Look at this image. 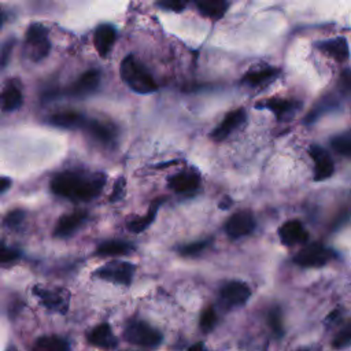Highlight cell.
Masks as SVG:
<instances>
[{
  "label": "cell",
  "mask_w": 351,
  "mask_h": 351,
  "mask_svg": "<svg viewBox=\"0 0 351 351\" xmlns=\"http://www.w3.org/2000/svg\"><path fill=\"white\" fill-rule=\"evenodd\" d=\"M107 182L106 173L64 170L56 173L49 182L52 193L71 202H90L97 197Z\"/></svg>",
  "instance_id": "obj_1"
},
{
  "label": "cell",
  "mask_w": 351,
  "mask_h": 351,
  "mask_svg": "<svg viewBox=\"0 0 351 351\" xmlns=\"http://www.w3.org/2000/svg\"><path fill=\"white\" fill-rule=\"evenodd\" d=\"M122 81L138 95H149L158 90V85L148 70L130 53L126 55L119 64Z\"/></svg>",
  "instance_id": "obj_2"
},
{
  "label": "cell",
  "mask_w": 351,
  "mask_h": 351,
  "mask_svg": "<svg viewBox=\"0 0 351 351\" xmlns=\"http://www.w3.org/2000/svg\"><path fill=\"white\" fill-rule=\"evenodd\" d=\"M51 51L49 41V30L47 26L38 22H33L29 25L25 33L23 41V55L30 62H41L48 56Z\"/></svg>",
  "instance_id": "obj_3"
},
{
  "label": "cell",
  "mask_w": 351,
  "mask_h": 351,
  "mask_svg": "<svg viewBox=\"0 0 351 351\" xmlns=\"http://www.w3.org/2000/svg\"><path fill=\"white\" fill-rule=\"evenodd\" d=\"M123 337L132 344L148 348L158 347L163 340L162 333L156 328L141 319H130L123 329Z\"/></svg>",
  "instance_id": "obj_4"
},
{
  "label": "cell",
  "mask_w": 351,
  "mask_h": 351,
  "mask_svg": "<svg viewBox=\"0 0 351 351\" xmlns=\"http://www.w3.org/2000/svg\"><path fill=\"white\" fill-rule=\"evenodd\" d=\"M32 292L48 311L58 314L67 313L70 304V292L66 288H47L41 285H34Z\"/></svg>",
  "instance_id": "obj_5"
},
{
  "label": "cell",
  "mask_w": 351,
  "mask_h": 351,
  "mask_svg": "<svg viewBox=\"0 0 351 351\" xmlns=\"http://www.w3.org/2000/svg\"><path fill=\"white\" fill-rule=\"evenodd\" d=\"M136 271V266L130 262H123V261H111L99 269L93 271L95 277H99L100 280L110 281L114 284L119 285H130L133 276Z\"/></svg>",
  "instance_id": "obj_6"
},
{
  "label": "cell",
  "mask_w": 351,
  "mask_h": 351,
  "mask_svg": "<svg viewBox=\"0 0 351 351\" xmlns=\"http://www.w3.org/2000/svg\"><path fill=\"white\" fill-rule=\"evenodd\" d=\"M336 256L332 248L321 243H313L302 248L295 256L293 262L302 267H322Z\"/></svg>",
  "instance_id": "obj_7"
},
{
  "label": "cell",
  "mask_w": 351,
  "mask_h": 351,
  "mask_svg": "<svg viewBox=\"0 0 351 351\" xmlns=\"http://www.w3.org/2000/svg\"><path fill=\"white\" fill-rule=\"evenodd\" d=\"M251 296L250 287L239 280L228 281L219 291V300L226 308L240 307L247 303Z\"/></svg>",
  "instance_id": "obj_8"
},
{
  "label": "cell",
  "mask_w": 351,
  "mask_h": 351,
  "mask_svg": "<svg viewBox=\"0 0 351 351\" xmlns=\"http://www.w3.org/2000/svg\"><path fill=\"white\" fill-rule=\"evenodd\" d=\"M95 141L103 144V145H112L117 141L118 129L117 126L104 119L97 118H88L85 122V126L82 128Z\"/></svg>",
  "instance_id": "obj_9"
},
{
  "label": "cell",
  "mask_w": 351,
  "mask_h": 351,
  "mask_svg": "<svg viewBox=\"0 0 351 351\" xmlns=\"http://www.w3.org/2000/svg\"><path fill=\"white\" fill-rule=\"evenodd\" d=\"M302 106L303 103L300 100L284 99V97H270L255 104L256 108L270 110L278 121L291 119L302 108Z\"/></svg>",
  "instance_id": "obj_10"
},
{
  "label": "cell",
  "mask_w": 351,
  "mask_h": 351,
  "mask_svg": "<svg viewBox=\"0 0 351 351\" xmlns=\"http://www.w3.org/2000/svg\"><path fill=\"white\" fill-rule=\"evenodd\" d=\"M100 84V71L96 69H89L82 73L71 85L64 90L67 96L71 97H85L97 90Z\"/></svg>",
  "instance_id": "obj_11"
},
{
  "label": "cell",
  "mask_w": 351,
  "mask_h": 351,
  "mask_svg": "<svg viewBox=\"0 0 351 351\" xmlns=\"http://www.w3.org/2000/svg\"><path fill=\"white\" fill-rule=\"evenodd\" d=\"M254 228H255V218L252 213L247 210L234 213L232 217H229V219L225 223V232L232 240H236L252 233Z\"/></svg>",
  "instance_id": "obj_12"
},
{
  "label": "cell",
  "mask_w": 351,
  "mask_h": 351,
  "mask_svg": "<svg viewBox=\"0 0 351 351\" xmlns=\"http://www.w3.org/2000/svg\"><path fill=\"white\" fill-rule=\"evenodd\" d=\"M88 213L82 210H75L62 215L53 228V237L67 239L73 236L88 221Z\"/></svg>",
  "instance_id": "obj_13"
},
{
  "label": "cell",
  "mask_w": 351,
  "mask_h": 351,
  "mask_svg": "<svg viewBox=\"0 0 351 351\" xmlns=\"http://www.w3.org/2000/svg\"><path fill=\"white\" fill-rule=\"evenodd\" d=\"M308 152L314 160V181H324L330 178L335 173V163L328 151L319 145H311Z\"/></svg>",
  "instance_id": "obj_14"
},
{
  "label": "cell",
  "mask_w": 351,
  "mask_h": 351,
  "mask_svg": "<svg viewBox=\"0 0 351 351\" xmlns=\"http://www.w3.org/2000/svg\"><path fill=\"white\" fill-rule=\"evenodd\" d=\"M23 104V95L21 82L18 80H8L0 90V110L4 112H12L21 108Z\"/></svg>",
  "instance_id": "obj_15"
},
{
  "label": "cell",
  "mask_w": 351,
  "mask_h": 351,
  "mask_svg": "<svg viewBox=\"0 0 351 351\" xmlns=\"http://www.w3.org/2000/svg\"><path fill=\"white\" fill-rule=\"evenodd\" d=\"M245 118H247V114L243 108H237V110L228 112L225 115V118L222 119V122L211 132L210 137L218 143L223 141L226 137H229V134L233 130H236L245 122Z\"/></svg>",
  "instance_id": "obj_16"
},
{
  "label": "cell",
  "mask_w": 351,
  "mask_h": 351,
  "mask_svg": "<svg viewBox=\"0 0 351 351\" xmlns=\"http://www.w3.org/2000/svg\"><path fill=\"white\" fill-rule=\"evenodd\" d=\"M88 117L82 112L74 111V110H64V111H58L51 114L47 118V123L60 128V129H82L85 126Z\"/></svg>",
  "instance_id": "obj_17"
},
{
  "label": "cell",
  "mask_w": 351,
  "mask_h": 351,
  "mask_svg": "<svg viewBox=\"0 0 351 351\" xmlns=\"http://www.w3.org/2000/svg\"><path fill=\"white\" fill-rule=\"evenodd\" d=\"M117 40V30L111 23H100L93 32V45L101 58H107Z\"/></svg>",
  "instance_id": "obj_18"
},
{
  "label": "cell",
  "mask_w": 351,
  "mask_h": 351,
  "mask_svg": "<svg viewBox=\"0 0 351 351\" xmlns=\"http://www.w3.org/2000/svg\"><path fill=\"white\" fill-rule=\"evenodd\" d=\"M167 184L177 193H192L200 185V176L195 170H185L171 176Z\"/></svg>",
  "instance_id": "obj_19"
},
{
  "label": "cell",
  "mask_w": 351,
  "mask_h": 351,
  "mask_svg": "<svg viewBox=\"0 0 351 351\" xmlns=\"http://www.w3.org/2000/svg\"><path fill=\"white\" fill-rule=\"evenodd\" d=\"M278 236L284 245H295L307 240L308 233L298 219H289L278 228Z\"/></svg>",
  "instance_id": "obj_20"
},
{
  "label": "cell",
  "mask_w": 351,
  "mask_h": 351,
  "mask_svg": "<svg viewBox=\"0 0 351 351\" xmlns=\"http://www.w3.org/2000/svg\"><path fill=\"white\" fill-rule=\"evenodd\" d=\"M315 48L321 52L328 53L339 63H346L348 60L350 49H348L347 38L344 37H335V38L318 41L315 43Z\"/></svg>",
  "instance_id": "obj_21"
},
{
  "label": "cell",
  "mask_w": 351,
  "mask_h": 351,
  "mask_svg": "<svg viewBox=\"0 0 351 351\" xmlns=\"http://www.w3.org/2000/svg\"><path fill=\"white\" fill-rule=\"evenodd\" d=\"M86 340L99 348H104V350H114L118 344V340L115 337V335L111 330V326L106 322L96 325L92 330H89V333L86 335Z\"/></svg>",
  "instance_id": "obj_22"
},
{
  "label": "cell",
  "mask_w": 351,
  "mask_h": 351,
  "mask_svg": "<svg viewBox=\"0 0 351 351\" xmlns=\"http://www.w3.org/2000/svg\"><path fill=\"white\" fill-rule=\"evenodd\" d=\"M165 202V197H156L149 204V208L147 211L145 215H141V217H136L130 221L126 222V228L128 230H130L132 233H141L144 232L155 219L156 214H158V210L159 207L162 206V203Z\"/></svg>",
  "instance_id": "obj_23"
},
{
  "label": "cell",
  "mask_w": 351,
  "mask_h": 351,
  "mask_svg": "<svg viewBox=\"0 0 351 351\" xmlns=\"http://www.w3.org/2000/svg\"><path fill=\"white\" fill-rule=\"evenodd\" d=\"M136 250L134 244L126 240H106L100 243L96 250L95 255L99 256H119V255H129Z\"/></svg>",
  "instance_id": "obj_24"
},
{
  "label": "cell",
  "mask_w": 351,
  "mask_h": 351,
  "mask_svg": "<svg viewBox=\"0 0 351 351\" xmlns=\"http://www.w3.org/2000/svg\"><path fill=\"white\" fill-rule=\"evenodd\" d=\"M278 74H280V69H277V67H265V69L252 70V71L245 73L241 78V82L247 84L250 86H259V85H265L267 82H271L273 80L277 78Z\"/></svg>",
  "instance_id": "obj_25"
},
{
  "label": "cell",
  "mask_w": 351,
  "mask_h": 351,
  "mask_svg": "<svg viewBox=\"0 0 351 351\" xmlns=\"http://www.w3.org/2000/svg\"><path fill=\"white\" fill-rule=\"evenodd\" d=\"M195 5L197 7V10L203 16L217 21L225 15L229 7V3L223 0H197L195 1Z\"/></svg>",
  "instance_id": "obj_26"
},
{
  "label": "cell",
  "mask_w": 351,
  "mask_h": 351,
  "mask_svg": "<svg viewBox=\"0 0 351 351\" xmlns=\"http://www.w3.org/2000/svg\"><path fill=\"white\" fill-rule=\"evenodd\" d=\"M32 351H70V344L60 336L48 335L38 337L33 343Z\"/></svg>",
  "instance_id": "obj_27"
},
{
  "label": "cell",
  "mask_w": 351,
  "mask_h": 351,
  "mask_svg": "<svg viewBox=\"0 0 351 351\" xmlns=\"http://www.w3.org/2000/svg\"><path fill=\"white\" fill-rule=\"evenodd\" d=\"M337 108V99L335 96H325L322 97L313 108L311 111L306 115L304 122L306 123H313L315 122L318 118H321L324 114H326L328 111H332Z\"/></svg>",
  "instance_id": "obj_28"
},
{
  "label": "cell",
  "mask_w": 351,
  "mask_h": 351,
  "mask_svg": "<svg viewBox=\"0 0 351 351\" xmlns=\"http://www.w3.org/2000/svg\"><path fill=\"white\" fill-rule=\"evenodd\" d=\"M330 145L337 154L346 158H351V132H346L332 137Z\"/></svg>",
  "instance_id": "obj_29"
},
{
  "label": "cell",
  "mask_w": 351,
  "mask_h": 351,
  "mask_svg": "<svg viewBox=\"0 0 351 351\" xmlns=\"http://www.w3.org/2000/svg\"><path fill=\"white\" fill-rule=\"evenodd\" d=\"M267 324L270 326V330L276 339L282 337L284 335V328H282V317H281V310L278 307H274L269 311L267 314Z\"/></svg>",
  "instance_id": "obj_30"
},
{
  "label": "cell",
  "mask_w": 351,
  "mask_h": 351,
  "mask_svg": "<svg viewBox=\"0 0 351 351\" xmlns=\"http://www.w3.org/2000/svg\"><path fill=\"white\" fill-rule=\"evenodd\" d=\"M217 321H218V315H217L214 307L208 306V307H206V308L202 311V314H200V321H199L200 329H202L203 332L208 333V332H211V330L215 328Z\"/></svg>",
  "instance_id": "obj_31"
},
{
  "label": "cell",
  "mask_w": 351,
  "mask_h": 351,
  "mask_svg": "<svg viewBox=\"0 0 351 351\" xmlns=\"http://www.w3.org/2000/svg\"><path fill=\"white\" fill-rule=\"evenodd\" d=\"M351 346V322L346 324L333 337L332 347L335 350H341Z\"/></svg>",
  "instance_id": "obj_32"
},
{
  "label": "cell",
  "mask_w": 351,
  "mask_h": 351,
  "mask_svg": "<svg viewBox=\"0 0 351 351\" xmlns=\"http://www.w3.org/2000/svg\"><path fill=\"white\" fill-rule=\"evenodd\" d=\"M26 213L22 208H15L8 211L4 218H3V225L8 229H15L19 228L22 225V222L25 221Z\"/></svg>",
  "instance_id": "obj_33"
},
{
  "label": "cell",
  "mask_w": 351,
  "mask_h": 351,
  "mask_svg": "<svg viewBox=\"0 0 351 351\" xmlns=\"http://www.w3.org/2000/svg\"><path fill=\"white\" fill-rule=\"evenodd\" d=\"M210 244V240H199L195 243H189L186 245H182L178 248V252L182 256H196L199 254H202Z\"/></svg>",
  "instance_id": "obj_34"
},
{
  "label": "cell",
  "mask_w": 351,
  "mask_h": 351,
  "mask_svg": "<svg viewBox=\"0 0 351 351\" xmlns=\"http://www.w3.org/2000/svg\"><path fill=\"white\" fill-rule=\"evenodd\" d=\"M21 256H22V252L18 248L8 247L5 243L0 241V265L15 262Z\"/></svg>",
  "instance_id": "obj_35"
},
{
  "label": "cell",
  "mask_w": 351,
  "mask_h": 351,
  "mask_svg": "<svg viewBox=\"0 0 351 351\" xmlns=\"http://www.w3.org/2000/svg\"><path fill=\"white\" fill-rule=\"evenodd\" d=\"M14 45H15L14 37H10L0 44V70H4L7 67L11 53H12V49H14Z\"/></svg>",
  "instance_id": "obj_36"
},
{
  "label": "cell",
  "mask_w": 351,
  "mask_h": 351,
  "mask_svg": "<svg viewBox=\"0 0 351 351\" xmlns=\"http://www.w3.org/2000/svg\"><path fill=\"white\" fill-rule=\"evenodd\" d=\"M125 192H126V180H125V177L119 176L115 180V182H114V186H112V191H111V193L108 196V200L111 203H117L121 199H123Z\"/></svg>",
  "instance_id": "obj_37"
},
{
  "label": "cell",
  "mask_w": 351,
  "mask_h": 351,
  "mask_svg": "<svg viewBox=\"0 0 351 351\" xmlns=\"http://www.w3.org/2000/svg\"><path fill=\"white\" fill-rule=\"evenodd\" d=\"M337 88L343 95H351V70L346 69L340 73Z\"/></svg>",
  "instance_id": "obj_38"
},
{
  "label": "cell",
  "mask_w": 351,
  "mask_h": 351,
  "mask_svg": "<svg viewBox=\"0 0 351 351\" xmlns=\"http://www.w3.org/2000/svg\"><path fill=\"white\" fill-rule=\"evenodd\" d=\"M159 7L165 8V10H170L174 12H181L185 7H186V1H181V0H165V1H159L158 3Z\"/></svg>",
  "instance_id": "obj_39"
},
{
  "label": "cell",
  "mask_w": 351,
  "mask_h": 351,
  "mask_svg": "<svg viewBox=\"0 0 351 351\" xmlns=\"http://www.w3.org/2000/svg\"><path fill=\"white\" fill-rule=\"evenodd\" d=\"M11 184H12L11 178L0 176V193H3V192H5V191H8V189L11 188Z\"/></svg>",
  "instance_id": "obj_40"
},
{
  "label": "cell",
  "mask_w": 351,
  "mask_h": 351,
  "mask_svg": "<svg viewBox=\"0 0 351 351\" xmlns=\"http://www.w3.org/2000/svg\"><path fill=\"white\" fill-rule=\"evenodd\" d=\"M188 351H206V348H204V344L199 341V343L191 346V347L188 348Z\"/></svg>",
  "instance_id": "obj_41"
},
{
  "label": "cell",
  "mask_w": 351,
  "mask_h": 351,
  "mask_svg": "<svg viewBox=\"0 0 351 351\" xmlns=\"http://www.w3.org/2000/svg\"><path fill=\"white\" fill-rule=\"evenodd\" d=\"M230 204H232V200L226 196V197L223 199V202H222V203H219V207H221V208H228Z\"/></svg>",
  "instance_id": "obj_42"
},
{
  "label": "cell",
  "mask_w": 351,
  "mask_h": 351,
  "mask_svg": "<svg viewBox=\"0 0 351 351\" xmlns=\"http://www.w3.org/2000/svg\"><path fill=\"white\" fill-rule=\"evenodd\" d=\"M5 19H7V15H5V12L0 10V27L3 26V23L5 22Z\"/></svg>",
  "instance_id": "obj_43"
},
{
  "label": "cell",
  "mask_w": 351,
  "mask_h": 351,
  "mask_svg": "<svg viewBox=\"0 0 351 351\" xmlns=\"http://www.w3.org/2000/svg\"><path fill=\"white\" fill-rule=\"evenodd\" d=\"M8 351H16V350H15V348H10Z\"/></svg>",
  "instance_id": "obj_44"
}]
</instances>
